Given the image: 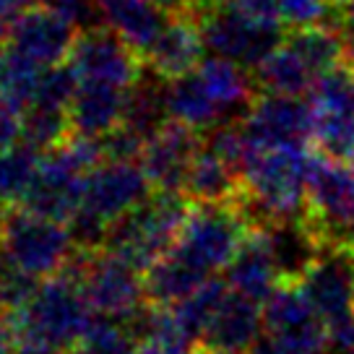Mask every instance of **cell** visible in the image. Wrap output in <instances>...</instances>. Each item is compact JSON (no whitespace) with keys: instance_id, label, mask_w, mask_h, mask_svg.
Wrapping results in <instances>:
<instances>
[{"instance_id":"5","label":"cell","mask_w":354,"mask_h":354,"mask_svg":"<svg viewBox=\"0 0 354 354\" xmlns=\"http://www.w3.org/2000/svg\"><path fill=\"white\" fill-rule=\"evenodd\" d=\"M68 263L78 271L84 295L94 313L125 321L146 305L144 271L120 255L104 248L97 253H84L76 248Z\"/></svg>"},{"instance_id":"8","label":"cell","mask_w":354,"mask_h":354,"mask_svg":"<svg viewBox=\"0 0 354 354\" xmlns=\"http://www.w3.org/2000/svg\"><path fill=\"white\" fill-rule=\"evenodd\" d=\"M243 128L253 149H277V146H313L315 115L310 100L297 94L258 91Z\"/></svg>"},{"instance_id":"41","label":"cell","mask_w":354,"mask_h":354,"mask_svg":"<svg viewBox=\"0 0 354 354\" xmlns=\"http://www.w3.org/2000/svg\"><path fill=\"white\" fill-rule=\"evenodd\" d=\"M44 0H0V8L8 13L11 19H19L24 11H29L34 6H42Z\"/></svg>"},{"instance_id":"18","label":"cell","mask_w":354,"mask_h":354,"mask_svg":"<svg viewBox=\"0 0 354 354\" xmlns=\"http://www.w3.org/2000/svg\"><path fill=\"white\" fill-rule=\"evenodd\" d=\"M128 88L107 81H88L81 78L76 97L71 102V131L88 138H104L122 122Z\"/></svg>"},{"instance_id":"32","label":"cell","mask_w":354,"mask_h":354,"mask_svg":"<svg viewBox=\"0 0 354 354\" xmlns=\"http://www.w3.org/2000/svg\"><path fill=\"white\" fill-rule=\"evenodd\" d=\"M39 279L29 277L11 261V255L0 248V310L3 313H16L21 310L32 295L37 292Z\"/></svg>"},{"instance_id":"43","label":"cell","mask_w":354,"mask_h":354,"mask_svg":"<svg viewBox=\"0 0 354 354\" xmlns=\"http://www.w3.org/2000/svg\"><path fill=\"white\" fill-rule=\"evenodd\" d=\"M13 21L16 19H11L8 13L0 8V50L8 44V37H11V26H13Z\"/></svg>"},{"instance_id":"20","label":"cell","mask_w":354,"mask_h":354,"mask_svg":"<svg viewBox=\"0 0 354 354\" xmlns=\"http://www.w3.org/2000/svg\"><path fill=\"white\" fill-rule=\"evenodd\" d=\"M224 274L232 292H240L255 302H263L274 292L279 284V271L261 230H250L232 263L224 268Z\"/></svg>"},{"instance_id":"44","label":"cell","mask_w":354,"mask_h":354,"mask_svg":"<svg viewBox=\"0 0 354 354\" xmlns=\"http://www.w3.org/2000/svg\"><path fill=\"white\" fill-rule=\"evenodd\" d=\"M331 245H344L346 250H352V253H354V221L344 227L342 232H339V237H336Z\"/></svg>"},{"instance_id":"42","label":"cell","mask_w":354,"mask_h":354,"mask_svg":"<svg viewBox=\"0 0 354 354\" xmlns=\"http://www.w3.org/2000/svg\"><path fill=\"white\" fill-rule=\"evenodd\" d=\"M8 354H60L55 349H50V346H39V344H26L21 342L19 346H13Z\"/></svg>"},{"instance_id":"30","label":"cell","mask_w":354,"mask_h":354,"mask_svg":"<svg viewBox=\"0 0 354 354\" xmlns=\"http://www.w3.org/2000/svg\"><path fill=\"white\" fill-rule=\"evenodd\" d=\"M42 78V68L26 63L13 50H0V100L13 104L16 110H26L37 97Z\"/></svg>"},{"instance_id":"25","label":"cell","mask_w":354,"mask_h":354,"mask_svg":"<svg viewBox=\"0 0 354 354\" xmlns=\"http://www.w3.org/2000/svg\"><path fill=\"white\" fill-rule=\"evenodd\" d=\"M253 78L261 91L308 97L318 76L313 73V68L302 60V55H299L297 50L284 39L277 50H271V53L253 68Z\"/></svg>"},{"instance_id":"23","label":"cell","mask_w":354,"mask_h":354,"mask_svg":"<svg viewBox=\"0 0 354 354\" xmlns=\"http://www.w3.org/2000/svg\"><path fill=\"white\" fill-rule=\"evenodd\" d=\"M165 104L169 120L185 122L201 133L224 122L219 104L211 100V94L206 91L196 71L180 78H172V81H165Z\"/></svg>"},{"instance_id":"46","label":"cell","mask_w":354,"mask_h":354,"mask_svg":"<svg viewBox=\"0 0 354 354\" xmlns=\"http://www.w3.org/2000/svg\"><path fill=\"white\" fill-rule=\"evenodd\" d=\"M156 6H162L165 11H183V8H190L188 0H151Z\"/></svg>"},{"instance_id":"11","label":"cell","mask_w":354,"mask_h":354,"mask_svg":"<svg viewBox=\"0 0 354 354\" xmlns=\"http://www.w3.org/2000/svg\"><path fill=\"white\" fill-rule=\"evenodd\" d=\"M263 331L297 352L323 354L328 323L302 292L299 281H279L263 299Z\"/></svg>"},{"instance_id":"4","label":"cell","mask_w":354,"mask_h":354,"mask_svg":"<svg viewBox=\"0 0 354 354\" xmlns=\"http://www.w3.org/2000/svg\"><path fill=\"white\" fill-rule=\"evenodd\" d=\"M193 11L211 55L230 57L248 71H253L287 37L284 26L255 21L245 11H240L232 0H211Z\"/></svg>"},{"instance_id":"10","label":"cell","mask_w":354,"mask_h":354,"mask_svg":"<svg viewBox=\"0 0 354 354\" xmlns=\"http://www.w3.org/2000/svg\"><path fill=\"white\" fill-rule=\"evenodd\" d=\"M151 190L154 185L144 175L141 165L125 159H104L84 177V196L78 211L112 224L149 198Z\"/></svg>"},{"instance_id":"24","label":"cell","mask_w":354,"mask_h":354,"mask_svg":"<svg viewBox=\"0 0 354 354\" xmlns=\"http://www.w3.org/2000/svg\"><path fill=\"white\" fill-rule=\"evenodd\" d=\"M206 279H209V274L188 263L183 255L167 253L151 268L144 271L146 302L159 305V308H169V305L193 295Z\"/></svg>"},{"instance_id":"14","label":"cell","mask_w":354,"mask_h":354,"mask_svg":"<svg viewBox=\"0 0 354 354\" xmlns=\"http://www.w3.org/2000/svg\"><path fill=\"white\" fill-rule=\"evenodd\" d=\"M299 287L326 323L354 313V253L344 245H326Z\"/></svg>"},{"instance_id":"29","label":"cell","mask_w":354,"mask_h":354,"mask_svg":"<svg viewBox=\"0 0 354 354\" xmlns=\"http://www.w3.org/2000/svg\"><path fill=\"white\" fill-rule=\"evenodd\" d=\"M42 151L26 141H16L0 151V198L6 203H21L32 188L34 177L42 165Z\"/></svg>"},{"instance_id":"9","label":"cell","mask_w":354,"mask_h":354,"mask_svg":"<svg viewBox=\"0 0 354 354\" xmlns=\"http://www.w3.org/2000/svg\"><path fill=\"white\" fill-rule=\"evenodd\" d=\"M68 63L88 81H107L131 88L146 71L144 57L107 24H94L81 29L73 42Z\"/></svg>"},{"instance_id":"47","label":"cell","mask_w":354,"mask_h":354,"mask_svg":"<svg viewBox=\"0 0 354 354\" xmlns=\"http://www.w3.org/2000/svg\"><path fill=\"white\" fill-rule=\"evenodd\" d=\"M190 8H201V6H206V3H211V0H188Z\"/></svg>"},{"instance_id":"17","label":"cell","mask_w":354,"mask_h":354,"mask_svg":"<svg viewBox=\"0 0 354 354\" xmlns=\"http://www.w3.org/2000/svg\"><path fill=\"white\" fill-rule=\"evenodd\" d=\"M271 258L277 263L279 281H299L315 263V258L326 248L323 240L313 232L305 216L297 219H279L261 227Z\"/></svg>"},{"instance_id":"12","label":"cell","mask_w":354,"mask_h":354,"mask_svg":"<svg viewBox=\"0 0 354 354\" xmlns=\"http://www.w3.org/2000/svg\"><path fill=\"white\" fill-rule=\"evenodd\" d=\"M78 32H81V26L71 16L42 3V6L24 11L13 21L6 47L24 57L26 63L44 71L57 63H66L71 57Z\"/></svg>"},{"instance_id":"13","label":"cell","mask_w":354,"mask_h":354,"mask_svg":"<svg viewBox=\"0 0 354 354\" xmlns=\"http://www.w3.org/2000/svg\"><path fill=\"white\" fill-rule=\"evenodd\" d=\"M203 146V133L185 122L167 120L154 136L146 138L138 165L154 188L183 190L193 156Z\"/></svg>"},{"instance_id":"38","label":"cell","mask_w":354,"mask_h":354,"mask_svg":"<svg viewBox=\"0 0 354 354\" xmlns=\"http://www.w3.org/2000/svg\"><path fill=\"white\" fill-rule=\"evenodd\" d=\"M336 26L346 42V55L354 50V0H339V19Z\"/></svg>"},{"instance_id":"40","label":"cell","mask_w":354,"mask_h":354,"mask_svg":"<svg viewBox=\"0 0 354 354\" xmlns=\"http://www.w3.org/2000/svg\"><path fill=\"white\" fill-rule=\"evenodd\" d=\"M13 339H16V331H13V326H11V318H8V313L0 310V354L11 352Z\"/></svg>"},{"instance_id":"26","label":"cell","mask_w":354,"mask_h":354,"mask_svg":"<svg viewBox=\"0 0 354 354\" xmlns=\"http://www.w3.org/2000/svg\"><path fill=\"white\" fill-rule=\"evenodd\" d=\"M227 295H230L227 279L209 277L193 295H188V297L175 302V305H169L172 318H175L177 328L183 333V339L188 342V346H198L201 344L211 318L216 315V310L221 308Z\"/></svg>"},{"instance_id":"19","label":"cell","mask_w":354,"mask_h":354,"mask_svg":"<svg viewBox=\"0 0 354 354\" xmlns=\"http://www.w3.org/2000/svg\"><path fill=\"white\" fill-rule=\"evenodd\" d=\"M198 78L203 81L206 91L211 100L219 104L224 122L230 120H243L253 100L258 97V84L253 76H248V68L234 63L230 57L211 55L203 57L201 66L196 68Z\"/></svg>"},{"instance_id":"39","label":"cell","mask_w":354,"mask_h":354,"mask_svg":"<svg viewBox=\"0 0 354 354\" xmlns=\"http://www.w3.org/2000/svg\"><path fill=\"white\" fill-rule=\"evenodd\" d=\"M248 354H305V352H297V349H292V346H287V344H281L279 339L266 333V336H261L255 342V346Z\"/></svg>"},{"instance_id":"2","label":"cell","mask_w":354,"mask_h":354,"mask_svg":"<svg viewBox=\"0 0 354 354\" xmlns=\"http://www.w3.org/2000/svg\"><path fill=\"white\" fill-rule=\"evenodd\" d=\"M190 209L193 201L183 190L154 188L151 196L141 201L136 209L112 221L104 250L120 255L136 268L146 271L159 258L172 253Z\"/></svg>"},{"instance_id":"37","label":"cell","mask_w":354,"mask_h":354,"mask_svg":"<svg viewBox=\"0 0 354 354\" xmlns=\"http://www.w3.org/2000/svg\"><path fill=\"white\" fill-rule=\"evenodd\" d=\"M21 110H16L13 104L0 100V151L21 138Z\"/></svg>"},{"instance_id":"21","label":"cell","mask_w":354,"mask_h":354,"mask_svg":"<svg viewBox=\"0 0 354 354\" xmlns=\"http://www.w3.org/2000/svg\"><path fill=\"white\" fill-rule=\"evenodd\" d=\"M102 24L120 34L141 57L151 50L169 11L151 0H100Z\"/></svg>"},{"instance_id":"15","label":"cell","mask_w":354,"mask_h":354,"mask_svg":"<svg viewBox=\"0 0 354 354\" xmlns=\"http://www.w3.org/2000/svg\"><path fill=\"white\" fill-rule=\"evenodd\" d=\"M203 53H209V50L203 42L196 11L183 8V11H169L167 24L162 26L151 50L146 53L144 63L159 78L172 81L185 73H193L201 66Z\"/></svg>"},{"instance_id":"3","label":"cell","mask_w":354,"mask_h":354,"mask_svg":"<svg viewBox=\"0 0 354 354\" xmlns=\"http://www.w3.org/2000/svg\"><path fill=\"white\" fill-rule=\"evenodd\" d=\"M250 230L253 227L234 203H193L172 253L211 277L232 263Z\"/></svg>"},{"instance_id":"1","label":"cell","mask_w":354,"mask_h":354,"mask_svg":"<svg viewBox=\"0 0 354 354\" xmlns=\"http://www.w3.org/2000/svg\"><path fill=\"white\" fill-rule=\"evenodd\" d=\"M16 339L50 346L55 352H73L84 339L94 308L88 305L81 277L71 268L39 281L32 299L16 313H8Z\"/></svg>"},{"instance_id":"36","label":"cell","mask_w":354,"mask_h":354,"mask_svg":"<svg viewBox=\"0 0 354 354\" xmlns=\"http://www.w3.org/2000/svg\"><path fill=\"white\" fill-rule=\"evenodd\" d=\"M232 3L255 21L268 24V26H284L281 0H232Z\"/></svg>"},{"instance_id":"28","label":"cell","mask_w":354,"mask_h":354,"mask_svg":"<svg viewBox=\"0 0 354 354\" xmlns=\"http://www.w3.org/2000/svg\"><path fill=\"white\" fill-rule=\"evenodd\" d=\"M284 39L302 55V60L313 68L315 76H321L328 68L339 66L346 57V42H344L339 26H333V24L297 26Z\"/></svg>"},{"instance_id":"6","label":"cell","mask_w":354,"mask_h":354,"mask_svg":"<svg viewBox=\"0 0 354 354\" xmlns=\"http://www.w3.org/2000/svg\"><path fill=\"white\" fill-rule=\"evenodd\" d=\"M3 250L29 277L47 279L66 268L76 245H73L71 230L63 227V221L39 216L24 206L19 209L11 206Z\"/></svg>"},{"instance_id":"48","label":"cell","mask_w":354,"mask_h":354,"mask_svg":"<svg viewBox=\"0 0 354 354\" xmlns=\"http://www.w3.org/2000/svg\"><path fill=\"white\" fill-rule=\"evenodd\" d=\"M346 57H349V60H352V63H354V50H352V53H349V55H346Z\"/></svg>"},{"instance_id":"27","label":"cell","mask_w":354,"mask_h":354,"mask_svg":"<svg viewBox=\"0 0 354 354\" xmlns=\"http://www.w3.org/2000/svg\"><path fill=\"white\" fill-rule=\"evenodd\" d=\"M144 73L125 94L122 125L131 128L133 133H138L146 141L169 120V115H167L165 104V78H159L154 71H151V78Z\"/></svg>"},{"instance_id":"16","label":"cell","mask_w":354,"mask_h":354,"mask_svg":"<svg viewBox=\"0 0 354 354\" xmlns=\"http://www.w3.org/2000/svg\"><path fill=\"white\" fill-rule=\"evenodd\" d=\"M261 331H263L261 302L230 289L198 346L209 354H248L261 339Z\"/></svg>"},{"instance_id":"31","label":"cell","mask_w":354,"mask_h":354,"mask_svg":"<svg viewBox=\"0 0 354 354\" xmlns=\"http://www.w3.org/2000/svg\"><path fill=\"white\" fill-rule=\"evenodd\" d=\"M71 118L66 110H53L42 104H29L21 118V141L39 151H50L71 136Z\"/></svg>"},{"instance_id":"7","label":"cell","mask_w":354,"mask_h":354,"mask_svg":"<svg viewBox=\"0 0 354 354\" xmlns=\"http://www.w3.org/2000/svg\"><path fill=\"white\" fill-rule=\"evenodd\" d=\"M305 221L331 245L346 224L354 221V162L313 151L308 172Z\"/></svg>"},{"instance_id":"34","label":"cell","mask_w":354,"mask_h":354,"mask_svg":"<svg viewBox=\"0 0 354 354\" xmlns=\"http://www.w3.org/2000/svg\"><path fill=\"white\" fill-rule=\"evenodd\" d=\"M323 354H354V313L328 321Z\"/></svg>"},{"instance_id":"33","label":"cell","mask_w":354,"mask_h":354,"mask_svg":"<svg viewBox=\"0 0 354 354\" xmlns=\"http://www.w3.org/2000/svg\"><path fill=\"white\" fill-rule=\"evenodd\" d=\"M284 24L297 26H315V24H333L339 19V0H281Z\"/></svg>"},{"instance_id":"35","label":"cell","mask_w":354,"mask_h":354,"mask_svg":"<svg viewBox=\"0 0 354 354\" xmlns=\"http://www.w3.org/2000/svg\"><path fill=\"white\" fill-rule=\"evenodd\" d=\"M44 3L57 8V11H63L66 16H71L81 29L102 21L100 0H44Z\"/></svg>"},{"instance_id":"22","label":"cell","mask_w":354,"mask_h":354,"mask_svg":"<svg viewBox=\"0 0 354 354\" xmlns=\"http://www.w3.org/2000/svg\"><path fill=\"white\" fill-rule=\"evenodd\" d=\"M243 188V177L203 144L193 156L183 193L193 203H234Z\"/></svg>"},{"instance_id":"45","label":"cell","mask_w":354,"mask_h":354,"mask_svg":"<svg viewBox=\"0 0 354 354\" xmlns=\"http://www.w3.org/2000/svg\"><path fill=\"white\" fill-rule=\"evenodd\" d=\"M8 216H11V203L0 198V248L6 243V230H8Z\"/></svg>"}]
</instances>
